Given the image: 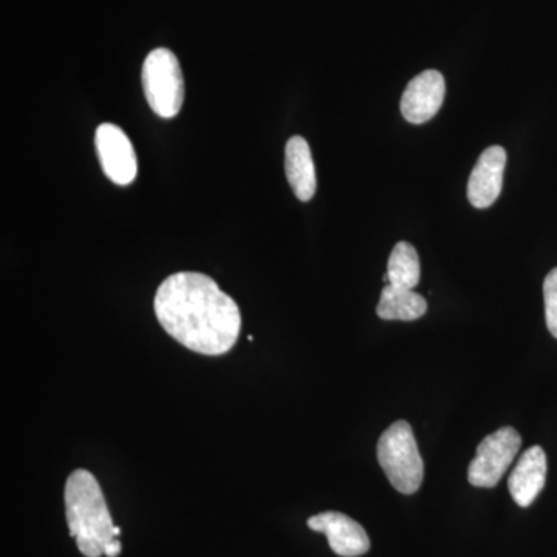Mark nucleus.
<instances>
[{
    "label": "nucleus",
    "instance_id": "0eeeda50",
    "mask_svg": "<svg viewBox=\"0 0 557 557\" xmlns=\"http://www.w3.org/2000/svg\"><path fill=\"white\" fill-rule=\"evenodd\" d=\"M445 95L446 83L442 73L437 70H424L406 87L399 109L409 123H428L442 109Z\"/></svg>",
    "mask_w": 557,
    "mask_h": 557
},
{
    "label": "nucleus",
    "instance_id": "7ed1b4c3",
    "mask_svg": "<svg viewBox=\"0 0 557 557\" xmlns=\"http://www.w3.org/2000/svg\"><path fill=\"white\" fill-rule=\"evenodd\" d=\"M379 461L395 490L413 494L424 478L423 458L408 421L399 420L384 431L379 440Z\"/></svg>",
    "mask_w": 557,
    "mask_h": 557
},
{
    "label": "nucleus",
    "instance_id": "39448f33",
    "mask_svg": "<svg viewBox=\"0 0 557 557\" xmlns=\"http://www.w3.org/2000/svg\"><path fill=\"white\" fill-rule=\"evenodd\" d=\"M522 438L515 428H500L483 438L478 454L468 469V480L472 486L494 487L504 478L518 456Z\"/></svg>",
    "mask_w": 557,
    "mask_h": 557
},
{
    "label": "nucleus",
    "instance_id": "f257e3e1",
    "mask_svg": "<svg viewBox=\"0 0 557 557\" xmlns=\"http://www.w3.org/2000/svg\"><path fill=\"white\" fill-rule=\"evenodd\" d=\"M153 309L164 332L196 354L220 357L239 339V306L205 274H172L157 289Z\"/></svg>",
    "mask_w": 557,
    "mask_h": 557
},
{
    "label": "nucleus",
    "instance_id": "1a4fd4ad",
    "mask_svg": "<svg viewBox=\"0 0 557 557\" xmlns=\"http://www.w3.org/2000/svg\"><path fill=\"white\" fill-rule=\"evenodd\" d=\"M507 150L490 146L479 157L468 183V200L478 209L490 208L498 199L504 186Z\"/></svg>",
    "mask_w": 557,
    "mask_h": 557
},
{
    "label": "nucleus",
    "instance_id": "423d86ee",
    "mask_svg": "<svg viewBox=\"0 0 557 557\" xmlns=\"http://www.w3.org/2000/svg\"><path fill=\"white\" fill-rule=\"evenodd\" d=\"M102 171L116 185H131L137 177L138 164L134 146L115 124H101L95 135Z\"/></svg>",
    "mask_w": 557,
    "mask_h": 557
},
{
    "label": "nucleus",
    "instance_id": "9b49d317",
    "mask_svg": "<svg viewBox=\"0 0 557 557\" xmlns=\"http://www.w3.org/2000/svg\"><path fill=\"white\" fill-rule=\"evenodd\" d=\"M285 174L300 201H310L317 193V168L306 138L292 137L285 148Z\"/></svg>",
    "mask_w": 557,
    "mask_h": 557
},
{
    "label": "nucleus",
    "instance_id": "4468645a",
    "mask_svg": "<svg viewBox=\"0 0 557 557\" xmlns=\"http://www.w3.org/2000/svg\"><path fill=\"white\" fill-rule=\"evenodd\" d=\"M544 300L547 327L557 339V269L549 271L545 277Z\"/></svg>",
    "mask_w": 557,
    "mask_h": 557
},
{
    "label": "nucleus",
    "instance_id": "f03ea898",
    "mask_svg": "<svg viewBox=\"0 0 557 557\" xmlns=\"http://www.w3.org/2000/svg\"><path fill=\"white\" fill-rule=\"evenodd\" d=\"M65 518L70 536L86 557H101L116 537L104 494L97 478L87 469L69 475L64 490Z\"/></svg>",
    "mask_w": 557,
    "mask_h": 557
},
{
    "label": "nucleus",
    "instance_id": "20e7f679",
    "mask_svg": "<svg viewBox=\"0 0 557 557\" xmlns=\"http://www.w3.org/2000/svg\"><path fill=\"white\" fill-rule=\"evenodd\" d=\"M141 79L150 109L161 119L177 116L185 98V81L177 57L168 49L150 51L143 64Z\"/></svg>",
    "mask_w": 557,
    "mask_h": 557
},
{
    "label": "nucleus",
    "instance_id": "ddd939ff",
    "mask_svg": "<svg viewBox=\"0 0 557 557\" xmlns=\"http://www.w3.org/2000/svg\"><path fill=\"white\" fill-rule=\"evenodd\" d=\"M421 267L417 249L409 242H399L392 249L384 282L392 287L416 289L420 284Z\"/></svg>",
    "mask_w": 557,
    "mask_h": 557
},
{
    "label": "nucleus",
    "instance_id": "f8f14e48",
    "mask_svg": "<svg viewBox=\"0 0 557 557\" xmlns=\"http://www.w3.org/2000/svg\"><path fill=\"white\" fill-rule=\"evenodd\" d=\"M428 311V302L413 289L386 285L381 292L376 314L384 321H417Z\"/></svg>",
    "mask_w": 557,
    "mask_h": 557
},
{
    "label": "nucleus",
    "instance_id": "2eb2a0df",
    "mask_svg": "<svg viewBox=\"0 0 557 557\" xmlns=\"http://www.w3.org/2000/svg\"><path fill=\"white\" fill-rule=\"evenodd\" d=\"M121 553V542L119 539H113L112 542L106 547L104 555L108 557H116L120 556Z\"/></svg>",
    "mask_w": 557,
    "mask_h": 557
},
{
    "label": "nucleus",
    "instance_id": "9d476101",
    "mask_svg": "<svg viewBox=\"0 0 557 557\" xmlns=\"http://www.w3.org/2000/svg\"><path fill=\"white\" fill-rule=\"evenodd\" d=\"M547 480V456L541 446L527 449L508 480L509 493L519 507L528 508L544 490Z\"/></svg>",
    "mask_w": 557,
    "mask_h": 557
},
{
    "label": "nucleus",
    "instance_id": "6e6552de",
    "mask_svg": "<svg viewBox=\"0 0 557 557\" xmlns=\"http://www.w3.org/2000/svg\"><path fill=\"white\" fill-rule=\"evenodd\" d=\"M310 530L327 536L330 548L343 557H358L370 549V539L357 520L343 512L325 511L311 516L307 522Z\"/></svg>",
    "mask_w": 557,
    "mask_h": 557
}]
</instances>
